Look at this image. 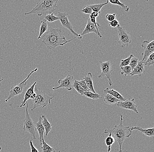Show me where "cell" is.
Returning <instances> with one entry per match:
<instances>
[{
    "label": "cell",
    "mask_w": 154,
    "mask_h": 152,
    "mask_svg": "<svg viewBox=\"0 0 154 152\" xmlns=\"http://www.w3.org/2000/svg\"><path fill=\"white\" fill-rule=\"evenodd\" d=\"M108 25L109 26L112 28L117 27L118 26H120L119 22H118V20H113L111 22H109Z\"/></svg>",
    "instance_id": "37"
},
{
    "label": "cell",
    "mask_w": 154,
    "mask_h": 152,
    "mask_svg": "<svg viewBox=\"0 0 154 152\" xmlns=\"http://www.w3.org/2000/svg\"><path fill=\"white\" fill-rule=\"evenodd\" d=\"M83 96L86 97V98H89V99H93V100H97V99L102 98V97H101L100 94H98V93H93L90 91H85L83 94Z\"/></svg>",
    "instance_id": "25"
},
{
    "label": "cell",
    "mask_w": 154,
    "mask_h": 152,
    "mask_svg": "<svg viewBox=\"0 0 154 152\" xmlns=\"http://www.w3.org/2000/svg\"><path fill=\"white\" fill-rule=\"evenodd\" d=\"M141 47L143 49V52L142 55L143 56L142 61L145 62L147 60L148 57L154 51V41L152 40L150 41L149 40H145L143 41Z\"/></svg>",
    "instance_id": "10"
},
{
    "label": "cell",
    "mask_w": 154,
    "mask_h": 152,
    "mask_svg": "<svg viewBox=\"0 0 154 152\" xmlns=\"http://www.w3.org/2000/svg\"><path fill=\"white\" fill-rule=\"evenodd\" d=\"M58 152H60V151H59Z\"/></svg>",
    "instance_id": "44"
},
{
    "label": "cell",
    "mask_w": 154,
    "mask_h": 152,
    "mask_svg": "<svg viewBox=\"0 0 154 152\" xmlns=\"http://www.w3.org/2000/svg\"><path fill=\"white\" fill-rule=\"evenodd\" d=\"M89 19H90V20H91V23H93L94 25H95L97 31L99 32V29H98V26L100 27V26L99 24H98V23H97L96 19L94 18V17H92L91 15H90V18H89Z\"/></svg>",
    "instance_id": "38"
},
{
    "label": "cell",
    "mask_w": 154,
    "mask_h": 152,
    "mask_svg": "<svg viewBox=\"0 0 154 152\" xmlns=\"http://www.w3.org/2000/svg\"><path fill=\"white\" fill-rule=\"evenodd\" d=\"M44 20L47 22L53 23V22H55V21L59 20V18L57 16H55V15H54L53 13H51V14H48V15H45Z\"/></svg>",
    "instance_id": "29"
},
{
    "label": "cell",
    "mask_w": 154,
    "mask_h": 152,
    "mask_svg": "<svg viewBox=\"0 0 154 152\" xmlns=\"http://www.w3.org/2000/svg\"><path fill=\"white\" fill-rule=\"evenodd\" d=\"M117 106L120 108L124 109L130 110L134 111L135 113H138V111L137 110V106L136 104L134 101V99L133 98L132 100L126 99V101L118 102L117 103Z\"/></svg>",
    "instance_id": "12"
},
{
    "label": "cell",
    "mask_w": 154,
    "mask_h": 152,
    "mask_svg": "<svg viewBox=\"0 0 154 152\" xmlns=\"http://www.w3.org/2000/svg\"><path fill=\"white\" fill-rule=\"evenodd\" d=\"M134 56L133 55L131 54L127 58H125V59H122L121 60L120 64V67H125V66H128L129 64H130V60L131 59L132 57Z\"/></svg>",
    "instance_id": "31"
},
{
    "label": "cell",
    "mask_w": 154,
    "mask_h": 152,
    "mask_svg": "<svg viewBox=\"0 0 154 152\" xmlns=\"http://www.w3.org/2000/svg\"><path fill=\"white\" fill-rule=\"evenodd\" d=\"M104 101L105 102V103L108 104L112 105L117 103L118 102L120 101L117 99V98L107 93V94H105Z\"/></svg>",
    "instance_id": "21"
},
{
    "label": "cell",
    "mask_w": 154,
    "mask_h": 152,
    "mask_svg": "<svg viewBox=\"0 0 154 152\" xmlns=\"http://www.w3.org/2000/svg\"><path fill=\"white\" fill-rule=\"evenodd\" d=\"M138 58L135 57L134 56L130 60V64H129V66H130L131 69L132 71H133L135 67L137 65V63H138Z\"/></svg>",
    "instance_id": "33"
},
{
    "label": "cell",
    "mask_w": 154,
    "mask_h": 152,
    "mask_svg": "<svg viewBox=\"0 0 154 152\" xmlns=\"http://www.w3.org/2000/svg\"><path fill=\"white\" fill-rule=\"evenodd\" d=\"M26 117L23 121L24 132H28L32 137L33 138L32 140L35 139V132L36 127L35 124L33 120L30 117L28 112V104H26Z\"/></svg>",
    "instance_id": "6"
},
{
    "label": "cell",
    "mask_w": 154,
    "mask_h": 152,
    "mask_svg": "<svg viewBox=\"0 0 154 152\" xmlns=\"http://www.w3.org/2000/svg\"><path fill=\"white\" fill-rule=\"evenodd\" d=\"M83 79L85 81L87 85L90 90V92H92L93 93H97L95 91L94 88V86H93L92 76L91 73H88L87 75Z\"/></svg>",
    "instance_id": "19"
},
{
    "label": "cell",
    "mask_w": 154,
    "mask_h": 152,
    "mask_svg": "<svg viewBox=\"0 0 154 152\" xmlns=\"http://www.w3.org/2000/svg\"><path fill=\"white\" fill-rule=\"evenodd\" d=\"M106 19L109 22H111L113 20H116V15L115 13L113 14H107L106 15Z\"/></svg>",
    "instance_id": "36"
},
{
    "label": "cell",
    "mask_w": 154,
    "mask_h": 152,
    "mask_svg": "<svg viewBox=\"0 0 154 152\" xmlns=\"http://www.w3.org/2000/svg\"><path fill=\"white\" fill-rule=\"evenodd\" d=\"M109 3V1H107L106 2L104 3L99 4L91 5H88V6L90 7L92 9V11L94 12H97V13L100 14L101 9L104 6L106 5Z\"/></svg>",
    "instance_id": "23"
},
{
    "label": "cell",
    "mask_w": 154,
    "mask_h": 152,
    "mask_svg": "<svg viewBox=\"0 0 154 152\" xmlns=\"http://www.w3.org/2000/svg\"><path fill=\"white\" fill-rule=\"evenodd\" d=\"M76 38L75 36L73 39L67 40L61 34L60 29L51 28L43 35L41 39H43L42 43L46 45L47 48L53 50L59 46H63Z\"/></svg>",
    "instance_id": "1"
},
{
    "label": "cell",
    "mask_w": 154,
    "mask_h": 152,
    "mask_svg": "<svg viewBox=\"0 0 154 152\" xmlns=\"http://www.w3.org/2000/svg\"><path fill=\"white\" fill-rule=\"evenodd\" d=\"M99 13H97V12H94V11H92V13L90 15H91V16H92V17H94V18H97V17L99 16Z\"/></svg>",
    "instance_id": "40"
},
{
    "label": "cell",
    "mask_w": 154,
    "mask_h": 152,
    "mask_svg": "<svg viewBox=\"0 0 154 152\" xmlns=\"http://www.w3.org/2000/svg\"><path fill=\"white\" fill-rule=\"evenodd\" d=\"M2 147H0V152H1V150H2Z\"/></svg>",
    "instance_id": "43"
},
{
    "label": "cell",
    "mask_w": 154,
    "mask_h": 152,
    "mask_svg": "<svg viewBox=\"0 0 154 152\" xmlns=\"http://www.w3.org/2000/svg\"><path fill=\"white\" fill-rule=\"evenodd\" d=\"M154 64V53L150 55L147 58V60L144 62V65L150 66H153Z\"/></svg>",
    "instance_id": "32"
},
{
    "label": "cell",
    "mask_w": 154,
    "mask_h": 152,
    "mask_svg": "<svg viewBox=\"0 0 154 152\" xmlns=\"http://www.w3.org/2000/svg\"><path fill=\"white\" fill-rule=\"evenodd\" d=\"M109 134L108 137L106 138L105 143L107 147V152H111V147L112 145L115 142V140L114 139V137H112L111 133H109Z\"/></svg>",
    "instance_id": "24"
},
{
    "label": "cell",
    "mask_w": 154,
    "mask_h": 152,
    "mask_svg": "<svg viewBox=\"0 0 154 152\" xmlns=\"http://www.w3.org/2000/svg\"><path fill=\"white\" fill-rule=\"evenodd\" d=\"M104 93L105 94H109L113 97L117 98L118 100H120V101H126V99L123 97L120 93H118L117 91L114 90L113 89H109V88L107 87L104 90Z\"/></svg>",
    "instance_id": "18"
},
{
    "label": "cell",
    "mask_w": 154,
    "mask_h": 152,
    "mask_svg": "<svg viewBox=\"0 0 154 152\" xmlns=\"http://www.w3.org/2000/svg\"><path fill=\"white\" fill-rule=\"evenodd\" d=\"M117 31L119 38L118 43L121 45V48L128 46L131 43V38L129 33L120 26L117 27Z\"/></svg>",
    "instance_id": "8"
},
{
    "label": "cell",
    "mask_w": 154,
    "mask_h": 152,
    "mask_svg": "<svg viewBox=\"0 0 154 152\" xmlns=\"http://www.w3.org/2000/svg\"><path fill=\"white\" fill-rule=\"evenodd\" d=\"M77 81L78 83L81 86H82V88H83L84 90L85 91H90V90H89V88H88V87L85 81L83 79H82L81 81L77 80Z\"/></svg>",
    "instance_id": "34"
},
{
    "label": "cell",
    "mask_w": 154,
    "mask_h": 152,
    "mask_svg": "<svg viewBox=\"0 0 154 152\" xmlns=\"http://www.w3.org/2000/svg\"><path fill=\"white\" fill-rule=\"evenodd\" d=\"M131 128V130H137L139 131L140 132L143 133L144 135L149 137H154V128H152L150 129H143L140 127L135 126L132 127Z\"/></svg>",
    "instance_id": "17"
},
{
    "label": "cell",
    "mask_w": 154,
    "mask_h": 152,
    "mask_svg": "<svg viewBox=\"0 0 154 152\" xmlns=\"http://www.w3.org/2000/svg\"><path fill=\"white\" fill-rule=\"evenodd\" d=\"M57 17H58L59 20L60 21L63 27L66 28L69 30L72 34L75 36V37H78L79 39H82V36L81 35L77 33L73 29L72 23L68 19V13L58 12L57 13Z\"/></svg>",
    "instance_id": "7"
},
{
    "label": "cell",
    "mask_w": 154,
    "mask_h": 152,
    "mask_svg": "<svg viewBox=\"0 0 154 152\" xmlns=\"http://www.w3.org/2000/svg\"><path fill=\"white\" fill-rule=\"evenodd\" d=\"M41 117H42V122H42L43 126L45 129V132H46L45 135L47 136L49 132L51 131L52 125L51 124V123H49L45 115H42Z\"/></svg>",
    "instance_id": "20"
},
{
    "label": "cell",
    "mask_w": 154,
    "mask_h": 152,
    "mask_svg": "<svg viewBox=\"0 0 154 152\" xmlns=\"http://www.w3.org/2000/svg\"><path fill=\"white\" fill-rule=\"evenodd\" d=\"M34 92L36 93V98L33 100V107L32 109V111L38 107H42V109L51 104V100L54 97H50L44 92L41 91L39 88L35 87Z\"/></svg>",
    "instance_id": "4"
},
{
    "label": "cell",
    "mask_w": 154,
    "mask_h": 152,
    "mask_svg": "<svg viewBox=\"0 0 154 152\" xmlns=\"http://www.w3.org/2000/svg\"><path fill=\"white\" fill-rule=\"evenodd\" d=\"M100 65L101 70V73L98 76L99 78L105 76L107 79L109 86H112L113 85V82L111 80V75L112 72V64L109 61L100 62Z\"/></svg>",
    "instance_id": "9"
},
{
    "label": "cell",
    "mask_w": 154,
    "mask_h": 152,
    "mask_svg": "<svg viewBox=\"0 0 154 152\" xmlns=\"http://www.w3.org/2000/svg\"><path fill=\"white\" fill-rule=\"evenodd\" d=\"M48 29V25L47 22L43 19L41 21V25H40V29H39V33L38 35L37 39H41V37L43 36V34L47 32Z\"/></svg>",
    "instance_id": "22"
},
{
    "label": "cell",
    "mask_w": 154,
    "mask_h": 152,
    "mask_svg": "<svg viewBox=\"0 0 154 152\" xmlns=\"http://www.w3.org/2000/svg\"><path fill=\"white\" fill-rule=\"evenodd\" d=\"M38 69V68H36L33 71H32L29 74L28 76L21 83L18 85H15L14 86H11L10 88V90L9 96L5 100V102H8V101L10 100L11 98L15 97V96H18V95H20L21 93H23V92L25 86H26V85L27 81L28 80L30 76L32 75V74L37 71Z\"/></svg>",
    "instance_id": "5"
},
{
    "label": "cell",
    "mask_w": 154,
    "mask_h": 152,
    "mask_svg": "<svg viewBox=\"0 0 154 152\" xmlns=\"http://www.w3.org/2000/svg\"><path fill=\"white\" fill-rule=\"evenodd\" d=\"M72 86H73V87L75 89V90H76L79 94H80V95H82V96H83V94L85 92V91L84 90L83 88H82L80 85L77 82L76 80H75L73 82Z\"/></svg>",
    "instance_id": "28"
},
{
    "label": "cell",
    "mask_w": 154,
    "mask_h": 152,
    "mask_svg": "<svg viewBox=\"0 0 154 152\" xmlns=\"http://www.w3.org/2000/svg\"><path fill=\"white\" fill-rule=\"evenodd\" d=\"M29 144L31 147V152H38V150L34 146L32 139H31V140L30 139Z\"/></svg>",
    "instance_id": "39"
},
{
    "label": "cell",
    "mask_w": 154,
    "mask_h": 152,
    "mask_svg": "<svg viewBox=\"0 0 154 152\" xmlns=\"http://www.w3.org/2000/svg\"><path fill=\"white\" fill-rule=\"evenodd\" d=\"M58 0H42L37 3L36 5L30 11L25 13V15L37 14L38 16L51 14L57 8Z\"/></svg>",
    "instance_id": "3"
},
{
    "label": "cell",
    "mask_w": 154,
    "mask_h": 152,
    "mask_svg": "<svg viewBox=\"0 0 154 152\" xmlns=\"http://www.w3.org/2000/svg\"><path fill=\"white\" fill-rule=\"evenodd\" d=\"M94 33L97 34L100 38H102V36L100 33V32L97 31L95 25H94L93 23H91V20L89 18L88 20L85 29L80 35L82 36L88 34V33Z\"/></svg>",
    "instance_id": "13"
},
{
    "label": "cell",
    "mask_w": 154,
    "mask_h": 152,
    "mask_svg": "<svg viewBox=\"0 0 154 152\" xmlns=\"http://www.w3.org/2000/svg\"><path fill=\"white\" fill-rule=\"evenodd\" d=\"M108 1L109 2H110L112 4L120 6L126 12H128L130 10V8L128 6L125 5L124 3H122L118 0H109Z\"/></svg>",
    "instance_id": "27"
},
{
    "label": "cell",
    "mask_w": 154,
    "mask_h": 152,
    "mask_svg": "<svg viewBox=\"0 0 154 152\" xmlns=\"http://www.w3.org/2000/svg\"><path fill=\"white\" fill-rule=\"evenodd\" d=\"M81 11L84 14H89V15H91L92 11H93L92 9L90 7L88 6L87 5L85 6Z\"/></svg>",
    "instance_id": "35"
},
{
    "label": "cell",
    "mask_w": 154,
    "mask_h": 152,
    "mask_svg": "<svg viewBox=\"0 0 154 152\" xmlns=\"http://www.w3.org/2000/svg\"><path fill=\"white\" fill-rule=\"evenodd\" d=\"M41 149L42 152H56L57 150L56 149L50 147L44 141H43Z\"/></svg>",
    "instance_id": "26"
},
{
    "label": "cell",
    "mask_w": 154,
    "mask_h": 152,
    "mask_svg": "<svg viewBox=\"0 0 154 152\" xmlns=\"http://www.w3.org/2000/svg\"><path fill=\"white\" fill-rule=\"evenodd\" d=\"M3 80V79H1L0 80V83H1Z\"/></svg>",
    "instance_id": "42"
},
{
    "label": "cell",
    "mask_w": 154,
    "mask_h": 152,
    "mask_svg": "<svg viewBox=\"0 0 154 152\" xmlns=\"http://www.w3.org/2000/svg\"><path fill=\"white\" fill-rule=\"evenodd\" d=\"M120 115V122L119 125H115L114 127L111 129H106L104 131V133H111L112 135H113L114 139L117 141L119 145V151L122 152V146L125 139L131 136L132 131L129 126H125L122 124L123 116Z\"/></svg>",
    "instance_id": "2"
},
{
    "label": "cell",
    "mask_w": 154,
    "mask_h": 152,
    "mask_svg": "<svg viewBox=\"0 0 154 152\" xmlns=\"http://www.w3.org/2000/svg\"><path fill=\"white\" fill-rule=\"evenodd\" d=\"M41 122H42V117L40 116L38 122H37L35 124L36 129L37 130V131L38 132V135H39L38 139H39V143H40V145H42V143L44 140V138H43V135H44L45 130Z\"/></svg>",
    "instance_id": "15"
},
{
    "label": "cell",
    "mask_w": 154,
    "mask_h": 152,
    "mask_svg": "<svg viewBox=\"0 0 154 152\" xmlns=\"http://www.w3.org/2000/svg\"><path fill=\"white\" fill-rule=\"evenodd\" d=\"M36 84H37V82H35L28 89L26 93H25V95H24V99L23 101L22 102V103H21L20 105L17 107V108H18V107H23L25 106L26 105V104L27 103L28 100L30 99L31 96H32V95L33 93H34V88Z\"/></svg>",
    "instance_id": "14"
},
{
    "label": "cell",
    "mask_w": 154,
    "mask_h": 152,
    "mask_svg": "<svg viewBox=\"0 0 154 152\" xmlns=\"http://www.w3.org/2000/svg\"><path fill=\"white\" fill-rule=\"evenodd\" d=\"M144 69V63L142 60L138 61L137 65L132 71L131 74V76H133L134 75H138L140 77L142 74L145 72Z\"/></svg>",
    "instance_id": "16"
},
{
    "label": "cell",
    "mask_w": 154,
    "mask_h": 152,
    "mask_svg": "<svg viewBox=\"0 0 154 152\" xmlns=\"http://www.w3.org/2000/svg\"><path fill=\"white\" fill-rule=\"evenodd\" d=\"M121 71V75H124L126 76H131V73L132 72L131 69L129 66H126L125 67H120Z\"/></svg>",
    "instance_id": "30"
},
{
    "label": "cell",
    "mask_w": 154,
    "mask_h": 152,
    "mask_svg": "<svg viewBox=\"0 0 154 152\" xmlns=\"http://www.w3.org/2000/svg\"><path fill=\"white\" fill-rule=\"evenodd\" d=\"M74 76L71 75H67V76L63 80L59 79L58 81L59 86L56 87H53V90H56L59 88H63L67 89L68 91L72 90V85L73 84Z\"/></svg>",
    "instance_id": "11"
},
{
    "label": "cell",
    "mask_w": 154,
    "mask_h": 152,
    "mask_svg": "<svg viewBox=\"0 0 154 152\" xmlns=\"http://www.w3.org/2000/svg\"><path fill=\"white\" fill-rule=\"evenodd\" d=\"M36 93L34 92V93H33V94L32 95V96H31L30 99L33 100L34 99H35V98H36Z\"/></svg>",
    "instance_id": "41"
}]
</instances>
